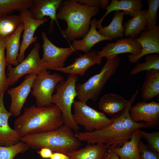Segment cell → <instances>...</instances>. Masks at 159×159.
<instances>
[{
    "label": "cell",
    "instance_id": "44dd1931",
    "mask_svg": "<svg viewBox=\"0 0 159 159\" xmlns=\"http://www.w3.org/2000/svg\"><path fill=\"white\" fill-rule=\"evenodd\" d=\"M129 102V100L119 95L108 93L105 94L101 97L99 103V107L104 112L112 115L125 109Z\"/></svg>",
    "mask_w": 159,
    "mask_h": 159
},
{
    "label": "cell",
    "instance_id": "cb8c5ba5",
    "mask_svg": "<svg viewBox=\"0 0 159 159\" xmlns=\"http://www.w3.org/2000/svg\"><path fill=\"white\" fill-rule=\"evenodd\" d=\"M23 29L24 24L22 22L12 35L5 39V57L7 64L16 66L19 64L17 59L20 47V37Z\"/></svg>",
    "mask_w": 159,
    "mask_h": 159
},
{
    "label": "cell",
    "instance_id": "1f68e13d",
    "mask_svg": "<svg viewBox=\"0 0 159 159\" xmlns=\"http://www.w3.org/2000/svg\"><path fill=\"white\" fill-rule=\"evenodd\" d=\"M30 148L26 143L20 141L10 146L0 145V159H14L19 153H23Z\"/></svg>",
    "mask_w": 159,
    "mask_h": 159
},
{
    "label": "cell",
    "instance_id": "603a6c76",
    "mask_svg": "<svg viewBox=\"0 0 159 159\" xmlns=\"http://www.w3.org/2000/svg\"><path fill=\"white\" fill-rule=\"evenodd\" d=\"M141 138L140 130L136 129L133 132L129 140L125 142L121 147L112 149L120 159H140L138 145Z\"/></svg>",
    "mask_w": 159,
    "mask_h": 159
},
{
    "label": "cell",
    "instance_id": "4fadbf2b",
    "mask_svg": "<svg viewBox=\"0 0 159 159\" xmlns=\"http://www.w3.org/2000/svg\"><path fill=\"white\" fill-rule=\"evenodd\" d=\"M20 14L24 24V32L17 59L19 63L24 59L25 52L29 46L32 43L37 41V37H34L36 30L40 25L47 22L48 20L46 17L40 20L34 19L32 17L29 9L20 12Z\"/></svg>",
    "mask_w": 159,
    "mask_h": 159
},
{
    "label": "cell",
    "instance_id": "ab89813d",
    "mask_svg": "<svg viewBox=\"0 0 159 159\" xmlns=\"http://www.w3.org/2000/svg\"><path fill=\"white\" fill-rule=\"evenodd\" d=\"M1 15V14H0V15Z\"/></svg>",
    "mask_w": 159,
    "mask_h": 159
},
{
    "label": "cell",
    "instance_id": "ac0fdd59",
    "mask_svg": "<svg viewBox=\"0 0 159 159\" xmlns=\"http://www.w3.org/2000/svg\"><path fill=\"white\" fill-rule=\"evenodd\" d=\"M4 98V94L0 95V145L10 146L20 141L21 137L9 125V119L12 115L5 107Z\"/></svg>",
    "mask_w": 159,
    "mask_h": 159
},
{
    "label": "cell",
    "instance_id": "7a4b0ae2",
    "mask_svg": "<svg viewBox=\"0 0 159 159\" xmlns=\"http://www.w3.org/2000/svg\"><path fill=\"white\" fill-rule=\"evenodd\" d=\"M100 8L80 3L77 0H63L57 16L67 23L66 29L61 31L63 37L69 42L83 38L90 30L92 18L98 13Z\"/></svg>",
    "mask_w": 159,
    "mask_h": 159
},
{
    "label": "cell",
    "instance_id": "60d3db41",
    "mask_svg": "<svg viewBox=\"0 0 159 159\" xmlns=\"http://www.w3.org/2000/svg\"><path fill=\"white\" fill-rule=\"evenodd\" d=\"M104 159H105V158H104Z\"/></svg>",
    "mask_w": 159,
    "mask_h": 159
},
{
    "label": "cell",
    "instance_id": "7c38bea8",
    "mask_svg": "<svg viewBox=\"0 0 159 159\" xmlns=\"http://www.w3.org/2000/svg\"><path fill=\"white\" fill-rule=\"evenodd\" d=\"M37 74H27L24 81L19 85L7 91L11 98L9 112L12 115L19 117L26 99L31 91L33 82Z\"/></svg>",
    "mask_w": 159,
    "mask_h": 159
},
{
    "label": "cell",
    "instance_id": "30bf717a",
    "mask_svg": "<svg viewBox=\"0 0 159 159\" xmlns=\"http://www.w3.org/2000/svg\"><path fill=\"white\" fill-rule=\"evenodd\" d=\"M41 37L43 42V55L41 60L47 69L54 70L64 67V62L74 50L71 46L62 48L55 45L48 38L44 32H42Z\"/></svg>",
    "mask_w": 159,
    "mask_h": 159
},
{
    "label": "cell",
    "instance_id": "d590c367",
    "mask_svg": "<svg viewBox=\"0 0 159 159\" xmlns=\"http://www.w3.org/2000/svg\"><path fill=\"white\" fill-rule=\"evenodd\" d=\"M80 3L92 6H98L102 9H105L109 5L108 0H77Z\"/></svg>",
    "mask_w": 159,
    "mask_h": 159
},
{
    "label": "cell",
    "instance_id": "6da1fadb",
    "mask_svg": "<svg viewBox=\"0 0 159 159\" xmlns=\"http://www.w3.org/2000/svg\"><path fill=\"white\" fill-rule=\"evenodd\" d=\"M64 124L62 112L55 105H32L24 109L14 122V128L22 137L55 130Z\"/></svg>",
    "mask_w": 159,
    "mask_h": 159
},
{
    "label": "cell",
    "instance_id": "9a60e30c",
    "mask_svg": "<svg viewBox=\"0 0 159 159\" xmlns=\"http://www.w3.org/2000/svg\"><path fill=\"white\" fill-rule=\"evenodd\" d=\"M63 0H33V4L29 11L32 18L37 20H42L45 16H49L51 20L49 32L53 28L54 21L62 31L57 16V11Z\"/></svg>",
    "mask_w": 159,
    "mask_h": 159
},
{
    "label": "cell",
    "instance_id": "d6986e66",
    "mask_svg": "<svg viewBox=\"0 0 159 159\" xmlns=\"http://www.w3.org/2000/svg\"><path fill=\"white\" fill-rule=\"evenodd\" d=\"M97 21L95 18L91 20L90 30L82 39L72 41L70 46L74 51H81L87 53L90 52L92 47L97 43L104 40L113 39L105 37L98 32L96 29Z\"/></svg>",
    "mask_w": 159,
    "mask_h": 159
},
{
    "label": "cell",
    "instance_id": "4316f807",
    "mask_svg": "<svg viewBox=\"0 0 159 159\" xmlns=\"http://www.w3.org/2000/svg\"><path fill=\"white\" fill-rule=\"evenodd\" d=\"M124 15L123 11H115L112 21L109 25L103 26L97 31L102 35L113 39L118 37H123L124 29L122 22Z\"/></svg>",
    "mask_w": 159,
    "mask_h": 159
},
{
    "label": "cell",
    "instance_id": "484cf974",
    "mask_svg": "<svg viewBox=\"0 0 159 159\" xmlns=\"http://www.w3.org/2000/svg\"><path fill=\"white\" fill-rule=\"evenodd\" d=\"M147 10H142L132 18L124 22V35L132 38L137 37L142 30H145L147 22Z\"/></svg>",
    "mask_w": 159,
    "mask_h": 159
},
{
    "label": "cell",
    "instance_id": "ba28073f",
    "mask_svg": "<svg viewBox=\"0 0 159 159\" xmlns=\"http://www.w3.org/2000/svg\"><path fill=\"white\" fill-rule=\"evenodd\" d=\"M46 69L37 75L32 85V95L36 100V106L43 107L51 104L52 94L57 84L64 80L58 73L50 74Z\"/></svg>",
    "mask_w": 159,
    "mask_h": 159
},
{
    "label": "cell",
    "instance_id": "5b68a950",
    "mask_svg": "<svg viewBox=\"0 0 159 159\" xmlns=\"http://www.w3.org/2000/svg\"><path fill=\"white\" fill-rule=\"evenodd\" d=\"M107 60L100 71L83 83L76 85L77 96L80 101L86 103L89 100L96 101L109 78L115 74L119 65L118 55Z\"/></svg>",
    "mask_w": 159,
    "mask_h": 159
},
{
    "label": "cell",
    "instance_id": "e575fe53",
    "mask_svg": "<svg viewBox=\"0 0 159 159\" xmlns=\"http://www.w3.org/2000/svg\"><path fill=\"white\" fill-rule=\"evenodd\" d=\"M138 146L140 159H159V153L149 149L141 140Z\"/></svg>",
    "mask_w": 159,
    "mask_h": 159
},
{
    "label": "cell",
    "instance_id": "836d02e7",
    "mask_svg": "<svg viewBox=\"0 0 159 159\" xmlns=\"http://www.w3.org/2000/svg\"><path fill=\"white\" fill-rule=\"evenodd\" d=\"M142 138L147 141L146 145L150 150L159 153V132H154L148 133L140 130Z\"/></svg>",
    "mask_w": 159,
    "mask_h": 159
},
{
    "label": "cell",
    "instance_id": "8d00e7d4",
    "mask_svg": "<svg viewBox=\"0 0 159 159\" xmlns=\"http://www.w3.org/2000/svg\"><path fill=\"white\" fill-rule=\"evenodd\" d=\"M53 153L51 150L46 148H42L37 152L38 153L43 159L49 158Z\"/></svg>",
    "mask_w": 159,
    "mask_h": 159
},
{
    "label": "cell",
    "instance_id": "5bb4252c",
    "mask_svg": "<svg viewBox=\"0 0 159 159\" xmlns=\"http://www.w3.org/2000/svg\"><path fill=\"white\" fill-rule=\"evenodd\" d=\"M142 47L140 54L137 55L131 54L128 56L131 63H136L143 57L151 54L159 53V26L156 25L152 29L145 30L136 39Z\"/></svg>",
    "mask_w": 159,
    "mask_h": 159
},
{
    "label": "cell",
    "instance_id": "f35d334b",
    "mask_svg": "<svg viewBox=\"0 0 159 159\" xmlns=\"http://www.w3.org/2000/svg\"><path fill=\"white\" fill-rule=\"evenodd\" d=\"M49 159H70L65 154L59 152H53Z\"/></svg>",
    "mask_w": 159,
    "mask_h": 159
},
{
    "label": "cell",
    "instance_id": "ffe728a7",
    "mask_svg": "<svg viewBox=\"0 0 159 159\" xmlns=\"http://www.w3.org/2000/svg\"><path fill=\"white\" fill-rule=\"evenodd\" d=\"M143 6L141 0H112L105 9L107 11L105 14L97 21V28L99 29L102 28V23L103 19L112 11L122 10L126 15H129L132 18L142 10Z\"/></svg>",
    "mask_w": 159,
    "mask_h": 159
},
{
    "label": "cell",
    "instance_id": "e0dca14e",
    "mask_svg": "<svg viewBox=\"0 0 159 159\" xmlns=\"http://www.w3.org/2000/svg\"><path fill=\"white\" fill-rule=\"evenodd\" d=\"M102 58L100 55L99 51L93 50L77 58L74 62L69 65L54 70L69 74L82 76L91 66L96 64H100Z\"/></svg>",
    "mask_w": 159,
    "mask_h": 159
},
{
    "label": "cell",
    "instance_id": "277c9868",
    "mask_svg": "<svg viewBox=\"0 0 159 159\" xmlns=\"http://www.w3.org/2000/svg\"><path fill=\"white\" fill-rule=\"evenodd\" d=\"M125 109L112 117L113 122L109 126L92 132H77L75 136L80 141L88 144H104L112 149L121 147L130 139L132 134L127 132L123 126Z\"/></svg>",
    "mask_w": 159,
    "mask_h": 159
},
{
    "label": "cell",
    "instance_id": "74e56055",
    "mask_svg": "<svg viewBox=\"0 0 159 159\" xmlns=\"http://www.w3.org/2000/svg\"><path fill=\"white\" fill-rule=\"evenodd\" d=\"M105 159H120L118 155L110 148H108L105 157Z\"/></svg>",
    "mask_w": 159,
    "mask_h": 159
},
{
    "label": "cell",
    "instance_id": "3957f363",
    "mask_svg": "<svg viewBox=\"0 0 159 159\" xmlns=\"http://www.w3.org/2000/svg\"><path fill=\"white\" fill-rule=\"evenodd\" d=\"M20 141L34 149L46 148L53 152L66 155L78 149L81 144L72 130L64 124L53 130L22 137Z\"/></svg>",
    "mask_w": 159,
    "mask_h": 159
},
{
    "label": "cell",
    "instance_id": "2e32d148",
    "mask_svg": "<svg viewBox=\"0 0 159 159\" xmlns=\"http://www.w3.org/2000/svg\"><path fill=\"white\" fill-rule=\"evenodd\" d=\"M142 47L135 39L131 37L116 39L115 43H108L99 51L100 55L107 59L112 58L119 54L129 53L133 55L140 54Z\"/></svg>",
    "mask_w": 159,
    "mask_h": 159
},
{
    "label": "cell",
    "instance_id": "4dcf8cb0",
    "mask_svg": "<svg viewBox=\"0 0 159 159\" xmlns=\"http://www.w3.org/2000/svg\"><path fill=\"white\" fill-rule=\"evenodd\" d=\"M154 69L159 70V55L153 54L147 55L145 62L138 63L130 72V75H134L141 72Z\"/></svg>",
    "mask_w": 159,
    "mask_h": 159
},
{
    "label": "cell",
    "instance_id": "8fae6325",
    "mask_svg": "<svg viewBox=\"0 0 159 159\" xmlns=\"http://www.w3.org/2000/svg\"><path fill=\"white\" fill-rule=\"evenodd\" d=\"M130 116L134 121L145 122L148 127L158 129L159 126V103L154 100L149 103L138 102L129 110Z\"/></svg>",
    "mask_w": 159,
    "mask_h": 159
},
{
    "label": "cell",
    "instance_id": "d6a6232c",
    "mask_svg": "<svg viewBox=\"0 0 159 159\" xmlns=\"http://www.w3.org/2000/svg\"><path fill=\"white\" fill-rule=\"evenodd\" d=\"M147 3L148 8L146 12L147 22L145 30H149L156 25L159 0H148Z\"/></svg>",
    "mask_w": 159,
    "mask_h": 159
},
{
    "label": "cell",
    "instance_id": "d4e9b609",
    "mask_svg": "<svg viewBox=\"0 0 159 159\" xmlns=\"http://www.w3.org/2000/svg\"><path fill=\"white\" fill-rule=\"evenodd\" d=\"M159 94V70L146 71L145 80L141 90L142 98L149 101Z\"/></svg>",
    "mask_w": 159,
    "mask_h": 159
},
{
    "label": "cell",
    "instance_id": "7402d4cb",
    "mask_svg": "<svg viewBox=\"0 0 159 159\" xmlns=\"http://www.w3.org/2000/svg\"><path fill=\"white\" fill-rule=\"evenodd\" d=\"M109 147L102 143L88 144L67 154L70 159H104Z\"/></svg>",
    "mask_w": 159,
    "mask_h": 159
},
{
    "label": "cell",
    "instance_id": "f546056e",
    "mask_svg": "<svg viewBox=\"0 0 159 159\" xmlns=\"http://www.w3.org/2000/svg\"><path fill=\"white\" fill-rule=\"evenodd\" d=\"M5 38L0 37V95L4 94L9 86L5 71L7 64L5 55Z\"/></svg>",
    "mask_w": 159,
    "mask_h": 159
},
{
    "label": "cell",
    "instance_id": "8992f818",
    "mask_svg": "<svg viewBox=\"0 0 159 159\" xmlns=\"http://www.w3.org/2000/svg\"><path fill=\"white\" fill-rule=\"evenodd\" d=\"M78 80L77 75L69 74L66 80L61 81L56 85V92L51 98L52 103L54 104L60 110L64 124L76 132L79 130V127L74 121L71 107L77 96L75 87Z\"/></svg>",
    "mask_w": 159,
    "mask_h": 159
},
{
    "label": "cell",
    "instance_id": "83f0119b",
    "mask_svg": "<svg viewBox=\"0 0 159 159\" xmlns=\"http://www.w3.org/2000/svg\"><path fill=\"white\" fill-rule=\"evenodd\" d=\"M22 22L21 14L0 15V37L4 38L12 35Z\"/></svg>",
    "mask_w": 159,
    "mask_h": 159
},
{
    "label": "cell",
    "instance_id": "f1b7e54d",
    "mask_svg": "<svg viewBox=\"0 0 159 159\" xmlns=\"http://www.w3.org/2000/svg\"><path fill=\"white\" fill-rule=\"evenodd\" d=\"M33 2V0H0V14L9 15L15 11L29 9Z\"/></svg>",
    "mask_w": 159,
    "mask_h": 159
},
{
    "label": "cell",
    "instance_id": "52a82bcc",
    "mask_svg": "<svg viewBox=\"0 0 159 159\" xmlns=\"http://www.w3.org/2000/svg\"><path fill=\"white\" fill-rule=\"evenodd\" d=\"M72 105L74 109L72 114L74 121L77 125L82 126L86 132L101 130L111 125L113 122L112 117L108 118L103 112L92 108L86 103L74 101Z\"/></svg>",
    "mask_w": 159,
    "mask_h": 159
},
{
    "label": "cell",
    "instance_id": "9c48e42d",
    "mask_svg": "<svg viewBox=\"0 0 159 159\" xmlns=\"http://www.w3.org/2000/svg\"><path fill=\"white\" fill-rule=\"evenodd\" d=\"M40 47L39 43H35L27 56L15 67H13L11 64H7L9 86L14 85L25 74L33 73L38 74L47 69L40 58Z\"/></svg>",
    "mask_w": 159,
    "mask_h": 159
}]
</instances>
